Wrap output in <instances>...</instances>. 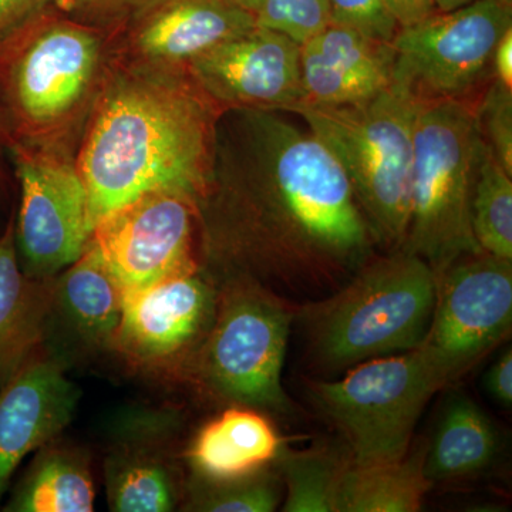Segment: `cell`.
<instances>
[{
    "label": "cell",
    "mask_w": 512,
    "mask_h": 512,
    "mask_svg": "<svg viewBox=\"0 0 512 512\" xmlns=\"http://www.w3.org/2000/svg\"><path fill=\"white\" fill-rule=\"evenodd\" d=\"M222 117L197 205L208 255L222 274L251 276L293 303L336 291L377 247L338 160L279 111Z\"/></svg>",
    "instance_id": "1"
},
{
    "label": "cell",
    "mask_w": 512,
    "mask_h": 512,
    "mask_svg": "<svg viewBox=\"0 0 512 512\" xmlns=\"http://www.w3.org/2000/svg\"><path fill=\"white\" fill-rule=\"evenodd\" d=\"M222 113L187 67L147 62L120 70L97 101L76 163L90 231L151 192H178L198 205Z\"/></svg>",
    "instance_id": "2"
},
{
    "label": "cell",
    "mask_w": 512,
    "mask_h": 512,
    "mask_svg": "<svg viewBox=\"0 0 512 512\" xmlns=\"http://www.w3.org/2000/svg\"><path fill=\"white\" fill-rule=\"evenodd\" d=\"M437 275L426 261L397 249L372 258L340 288L298 303L313 365L329 375L419 348L426 338Z\"/></svg>",
    "instance_id": "3"
},
{
    "label": "cell",
    "mask_w": 512,
    "mask_h": 512,
    "mask_svg": "<svg viewBox=\"0 0 512 512\" xmlns=\"http://www.w3.org/2000/svg\"><path fill=\"white\" fill-rule=\"evenodd\" d=\"M420 101L397 82L369 99L291 111L348 177L377 247L402 249L409 225L414 121Z\"/></svg>",
    "instance_id": "4"
},
{
    "label": "cell",
    "mask_w": 512,
    "mask_h": 512,
    "mask_svg": "<svg viewBox=\"0 0 512 512\" xmlns=\"http://www.w3.org/2000/svg\"><path fill=\"white\" fill-rule=\"evenodd\" d=\"M483 146L473 100L420 101L402 249L426 261L436 275L463 256L483 252L471 225Z\"/></svg>",
    "instance_id": "5"
},
{
    "label": "cell",
    "mask_w": 512,
    "mask_h": 512,
    "mask_svg": "<svg viewBox=\"0 0 512 512\" xmlns=\"http://www.w3.org/2000/svg\"><path fill=\"white\" fill-rule=\"evenodd\" d=\"M296 303L247 275H224L207 336L187 370L205 392L229 406L289 414L282 386Z\"/></svg>",
    "instance_id": "6"
},
{
    "label": "cell",
    "mask_w": 512,
    "mask_h": 512,
    "mask_svg": "<svg viewBox=\"0 0 512 512\" xmlns=\"http://www.w3.org/2000/svg\"><path fill=\"white\" fill-rule=\"evenodd\" d=\"M448 380L423 349L367 360L342 377L312 380L309 396L340 431L353 463L399 460L417 421Z\"/></svg>",
    "instance_id": "7"
},
{
    "label": "cell",
    "mask_w": 512,
    "mask_h": 512,
    "mask_svg": "<svg viewBox=\"0 0 512 512\" xmlns=\"http://www.w3.org/2000/svg\"><path fill=\"white\" fill-rule=\"evenodd\" d=\"M100 63V39L76 23L37 16L0 37V124L45 136L82 106Z\"/></svg>",
    "instance_id": "8"
},
{
    "label": "cell",
    "mask_w": 512,
    "mask_h": 512,
    "mask_svg": "<svg viewBox=\"0 0 512 512\" xmlns=\"http://www.w3.org/2000/svg\"><path fill=\"white\" fill-rule=\"evenodd\" d=\"M512 28V3L474 0L434 12L393 37V80L419 101L473 100L493 77L495 46Z\"/></svg>",
    "instance_id": "9"
},
{
    "label": "cell",
    "mask_w": 512,
    "mask_h": 512,
    "mask_svg": "<svg viewBox=\"0 0 512 512\" xmlns=\"http://www.w3.org/2000/svg\"><path fill=\"white\" fill-rule=\"evenodd\" d=\"M512 328V261L485 252L457 259L437 275L436 305L420 348L454 382Z\"/></svg>",
    "instance_id": "10"
},
{
    "label": "cell",
    "mask_w": 512,
    "mask_h": 512,
    "mask_svg": "<svg viewBox=\"0 0 512 512\" xmlns=\"http://www.w3.org/2000/svg\"><path fill=\"white\" fill-rule=\"evenodd\" d=\"M22 202L15 224L20 268L47 281L76 262L89 245L87 192L76 163L15 144Z\"/></svg>",
    "instance_id": "11"
},
{
    "label": "cell",
    "mask_w": 512,
    "mask_h": 512,
    "mask_svg": "<svg viewBox=\"0 0 512 512\" xmlns=\"http://www.w3.org/2000/svg\"><path fill=\"white\" fill-rule=\"evenodd\" d=\"M197 220V202L191 198L151 192L103 218L90 242L124 293L141 291L198 268Z\"/></svg>",
    "instance_id": "12"
},
{
    "label": "cell",
    "mask_w": 512,
    "mask_h": 512,
    "mask_svg": "<svg viewBox=\"0 0 512 512\" xmlns=\"http://www.w3.org/2000/svg\"><path fill=\"white\" fill-rule=\"evenodd\" d=\"M217 296L200 268L124 293L113 348L137 366H185L211 328Z\"/></svg>",
    "instance_id": "13"
},
{
    "label": "cell",
    "mask_w": 512,
    "mask_h": 512,
    "mask_svg": "<svg viewBox=\"0 0 512 512\" xmlns=\"http://www.w3.org/2000/svg\"><path fill=\"white\" fill-rule=\"evenodd\" d=\"M185 67L222 111L291 113L302 100L301 45L275 30L256 26Z\"/></svg>",
    "instance_id": "14"
},
{
    "label": "cell",
    "mask_w": 512,
    "mask_h": 512,
    "mask_svg": "<svg viewBox=\"0 0 512 512\" xmlns=\"http://www.w3.org/2000/svg\"><path fill=\"white\" fill-rule=\"evenodd\" d=\"M80 396L55 356H33L0 387V505L26 456L69 426Z\"/></svg>",
    "instance_id": "15"
},
{
    "label": "cell",
    "mask_w": 512,
    "mask_h": 512,
    "mask_svg": "<svg viewBox=\"0 0 512 512\" xmlns=\"http://www.w3.org/2000/svg\"><path fill=\"white\" fill-rule=\"evenodd\" d=\"M393 74L392 42L332 22L301 45L298 106H342L369 99L393 83Z\"/></svg>",
    "instance_id": "16"
},
{
    "label": "cell",
    "mask_w": 512,
    "mask_h": 512,
    "mask_svg": "<svg viewBox=\"0 0 512 512\" xmlns=\"http://www.w3.org/2000/svg\"><path fill=\"white\" fill-rule=\"evenodd\" d=\"M124 291L89 241L83 255L50 279L46 328L56 325L77 349L113 348Z\"/></svg>",
    "instance_id": "17"
},
{
    "label": "cell",
    "mask_w": 512,
    "mask_h": 512,
    "mask_svg": "<svg viewBox=\"0 0 512 512\" xmlns=\"http://www.w3.org/2000/svg\"><path fill=\"white\" fill-rule=\"evenodd\" d=\"M254 28L255 16L227 0H165L138 29L136 46L147 62L185 67Z\"/></svg>",
    "instance_id": "18"
},
{
    "label": "cell",
    "mask_w": 512,
    "mask_h": 512,
    "mask_svg": "<svg viewBox=\"0 0 512 512\" xmlns=\"http://www.w3.org/2000/svg\"><path fill=\"white\" fill-rule=\"evenodd\" d=\"M284 440L259 410L229 406L208 421L185 451L194 480L225 481L275 464Z\"/></svg>",
    "instance_id": "19"
},
{
    "label": "cell",
    "mask_w": 512,
    "mask_h": 512,
    "mask_svg": "<svg viewBox=\"0 0 512 512\" xmlns=\"http://www.w3.org/2000/svg\"><path fill=\"white\" fill-rule=\"evenodd\" d=\"M49 298L50 279L37 281L20 268L10 221L0 238V387L45 340Z\"/></svg>",
    "instance_id": "20"
},
{
    "label": "cell",
    "mask_w": 512,
    "mask_h": 512,
    "mask_svg": "<svg viewBox=\"0 0 512 512\" xmlns=\"http://www.w3.org/2000/svg\"><path fill=\"white\" fill-rule=\"evenodd\" d=\"M151 429L126 439L104 460L107 500L116 512H168L177 508L180 485L163 441Z\"/></svg>",
    "instance_id": "21"
},
{
    "label": "cell",
    "mask_w": 512,
    "mask_h": 512,
    "mask_svg": "<svg viewBox=\"0 0 512 512\" xmlns=\"http://www.w3.org/2000/svg\"><path fill=\"white\" fill-rule=\"evenodd\" d=\"M498 436L476 402L456 394L444 406L424 457L431 483L466 480L493 464Z\"/></svg>",
    "instance_id": "22"
},
{
    "label": "cell",
    "mask_w": 512,
    "mask_h": 512,
    "mask_svg": "<svg viewBox=\"0 0 512 512\" xmlns=\"http://www.w3.org/2000/svg\"><path fill=\"white\" fill-rule=\"evenodd\" d=\"M94 483L89 461L72 448L43 446L13 488L6 512H92Z\"/></svg>",
    "instance_id": "23"
},
{
    "label": "cell",
    "mask_w": 512,
    "mask_h": 512,
    "mask_svg": "<svg viewBox=\"0 0 512 512\" xmlns=\"http://www.w3.org/2000/svg\"><path fill=\"white\" fill-rule=\"evenodd\" d=\"M426 448L399 460L350 463L340 484L338 512H417L433 483L424 471Z\"/></svg>",
    "instance_id": "24"
},
{
    "label": "cell",
    "mask_w": 512,
    "mask_h": 512,
    "mask_svg": "<svg viewBox=\"0 0 512 512\" xmlns=\"http://www.w3.org/2000/svg\"><path fill=\"white\" fill-rule=\"evenodd\" d=\"M352 463L348 448L281 451L275 464L285 484L284 512H338L340 484Z\"/></svg>",
    "instance_id": "25"
},
{
    "label": "cell",
    "mask_w": 512,
    "mask_h": 512,
    "mask_svg": "<svg viewBox=\"0 0 512 512\" xmlns=\"http://www.w3.org/2000/svg\"><path fill=\"white\" fill-rule=\"evenodd\" d=\"M471 225L481 251L512 261V175L485 141L471 201Z\"/></svg>",
    "instance_id": "26"
},
{
    "label": "cell",
    "mask_w": 512,
    "mask_h": 512,
    "mask_svg": "<svg viewBox=\"0 0 512 512\" xmlns=\"http://www.w3.org/2000/svg\"><path fill=\"white\" fill-rule=\"evenodd\" d=\"M281 483L271 466L234 480H194L188 507L204 512H272L284 497Z\"/></svg>",
    "instance_id": "27"
},
{
    "label": "cell",
    "mask_w": 512,
    "mask_h": 512,
    "mask_svg": "<svg viewBox=\"0 0 512 512\" xmlns=\"http://www.w3.org/2000/svg\"><path fill=\"white\" fill-rule=\"evenodd\" d=\"M256 26L291 37L298 45L333 22L329 0H262Z\"/></svg>",
    "instance_id": "28"
},
{
    "label": "cell",
    "mask_w": 512,
    "mask_h": 512,
    "mask_svg": "<svg viewBox=\"0 0 512 512\" xmlns=\"http://www.w3.org/2000/svg\"><path fill=\"white\" fill-rule=\"evenodd\" d=\"M476 111L485 144L512 175V89L491 77Z\"/></svg>",
    "instance_id": "29"
},
{
    "label": "cell",
    "mask_w": 512,
    "mask_h": 512,
    "mask_svg": "<svg viewBox=\"0 0 512 512\" xmlns=\"http://www.w3.org/2000/svg\"><path fill=\"white\" fill-rule=\"evenodd\" d=\"M333 22L362 30L376 39L392 42L399 26L382 0H329Z\"/></svg>",
    "instance_id": "30"
},
{
    "label": "cell",
    "mask_w": 512,
    "mask_h": 512,
    "mask_svg": "<svg viewBox=\"0 0 512 512\" xmlns=\"http://www.w3.org/2000/svg\"><path fill=\"white\" fill-rule=\"evenodd\" d=\"M488 394L505 409L512 406V350L505 349L484 377Z\"/></svg>",
    "instance_id": "31"
},
{
    "label": "cell",
    "mask_w": 512,
    "mask_h": 512,
    "mask_svg": "<svg viewBox=\"0 0 512 512\" xmlns=\"http://www.w3.org/2000/svg\"><path fill=\"white\" fill-rule=\"evenodd\" d=\"M52 0H0V37L37 18Z\"/></svg>",
    "instance_id": "32"
},
{
    "label": "cell",
    "mask_w": 512,
    "mask_h": 512,
    "mask_svg": "<svg viewBox=\"0 0 512 512\" xmlns=\"http://www.w3.org/2000/svg\"><path fill=\"white\" fill-rule=\"evenodd\" d=\"M399 28L414 25L437 12L434 0H382Z\"/></svg>",
    "instance_id": "33"
},
{
    "label": "cell",
    "mask_w": 512,
    "mask_h": 512,
    "mask_svg": "<svg viewBox=\"0 0 512 512\" xmlns=\"http://www.w3.org/2000/svg\"><path fill=\"white\" fill-rule=\"evenodd\" d=\"M493 77L512 89V28L504 33L495 46Z\"/></svg>",
    "instance_id": "34"
},
{
    "label": "cell",
    "mask_w": 512,
    "mask_h": 512,
    "mask_svg": "<svg viewBox=\"0 0 512 512\" xmlns=\"http://www.w3.org/2000/svg\"><path fill=\"white\" fill-rule=\"evenodd\" d=\"M474 0H434L437 12H450V10L461 8Z\"/></svg>",
    "instance_id": "35"
},
{
    "label": "cell",
    "mask_w": 512,
    "mask_h": 512,
    "mask_svg": "<svg viewBox=\"0 0 512 512\" xmlns=\"http://www.w3.org/2000/svg\"><path fill=\"white\" fill-rule=\"evenodd\" d=\"M227 2L238 6V8L247 10V12L252 13L254 16H256V13H258L262 5V0H227Z\"/></svg>",
    "instance_id": "36"
},
{
    "label": "cell",
    "mask_w": 512,
    "mask_h": 512,
    "mask_svg": "<svg viewBox=\"0 0 512 512\" xmlns=\"http://www.w3.org/2000/svg\"><path fill=\"white\" fill-rule=\"evenodd\" d=\"M82 5L86 6H103V8H106V6L109 5H117V3L121 2V0H79Z\"/></svg>",
    "instance_id": "37"
},
{
    "label": "cell",
    "mask_w": 512,
    "mask_h": 512,
    "mask_svg": "<svg viewBox=\"0 0 512 512\" xmlns=\"http://www.w3.org/2000/svg\"><path fill=\"white\" fill-rule=\"evenodd\" d=\"M3 134H5V131H3L2 126H0V137H2ZM2 185V170H0V192H2Z\"/></svg>",
    "instance_id": "38"
},
{
    "label": "cell",
    "mask_w": 512,
    "mask_h": 512,
    "mask_svg": "<svg viewBox=\"0 0 512 512\" xmlns=\"http://www.w3.org/2000/svg\"><path fill=\"white\" fill-rule=\"evenodd\" d=\"M505 2H510V3H512V0H505Z\"/></svg>",
    "instance_id": "39"
}]
</instances>
